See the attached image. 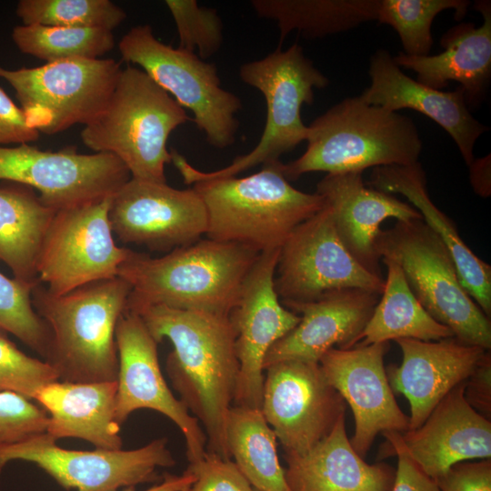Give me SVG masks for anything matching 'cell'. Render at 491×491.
Here are the masks:
<instances>
[{
	"mask_svg": "<svg viewBox=\"0 0 491 491\" xmlns=\"http://www.w3.org/2000/svg\"><path fill=\"white\" fill-rule=\"evenodd\" d=\"M132 312L140 316L157 343L166 338L173 345L165 360L171 385L202 424L206 452L230 460L225 426L236 391L239 363L236 336L228 316L165 306H147Z\"/></svg>",
	"mask_w": 491,
	"mask_h": 491,
	"instance_id": "obj_1",
	"label": "cell"
},
{
	"mask_svg": "<svg viewBox=\"0 0 491 491\" xmlns=\"http://www.w3.org/2000/svg\"><path fill=\"white\" fill-rule=\"evenodd\" d=\"M260 253L209 238L152 257L133 250L118 276L131 286L126 309L165 306L229 316Z\"/></svg>",
	"mask_w": 491,
	"mask_h": 491,
	"instance_id": "obj_2",
	"label": "cell"
},
{
	"mask_svg": "<svg viewBox=\"0 0 491 491\" xmlns=\"http://www.w3.org/2000/svg\"><path fill=\"white\" fill-rule=\"evenodd\" d=\"M131 290L120 276L92 282L64 295L50 293L40 282L34 287V309L50 335L44 361L59 381H116L115 328Z\"/></svg>",
	"mask_w": 491,
	"mask_h": 491,
	"instance_id": "obj_3",
	"label": "cell"
},
{
	"mask_svg": "<svg viewBox=\"0 0 491 491\" xmlns=\"http://www.w3.org/2000/svg\"><path fill=\"white\" fill-rule=\"evenodd\" d=\"M193 188L207 213V238L259 253L280 249L300 224L325 206L318 193L291 185L277 160L245 177L196 178Z\"/></svg>",
	"mask_w": 491,
	"mask_h": 491,
	"instance_id": "obj_4",
	"label": "cell"
},
{
	"mask_svg": "<svg viewBox=\"0 0 491 491\" xmlns=\"http://www.w3.org/2000/svg\"><path fill=\"white\" fill-rule=\"evenodd\" d=\"M307 146L297 159L282 163L286 178L310 172H361L369 167L418 162L422 140L414 121L370 105L360 95L346 97L308 125Z\"/></svg>",
	"mask_w": 491,
	"mask_h": 491,
	"instance_id": "obj_5",
	"label": "cell"
},
{
	"mask_svg": "<svg viewBox=\"0 0 491 491\" xmlns=\"http://www.w3.org/2000/svg\"><path fill=\"white\" fill-rule=\"evenodd\" d=\"M190 120L185 110L145 72L127 65L107 105L85 125L80 136L95 153L120 159L131 178L166 183L165 166L172 162L168 137Z\"/></svg>",
	"mask_w": 491,
	"mask_h": 491,
	"instance_id": "obj_6",
	"label": "cell"
},
{
	"mask_svg": "<svg viewBox=\"0 0 491 491\" xmlns=\"http://www.w3.org/2000/svg\"><path fill=\"white\" fill-rule=\"evenodd\" d=\"M239 77L265 98L266 117L262 135L249 153L212 172L195 168L176 151L173 152L172 162L187 185L196 178L235 176L258 165L279 160L280 155L306 140L308 126L303 123L301 107L314 103L315 88L329 84L298 44L285 51L277 47L262 59L243 64Z\"/></svg>",
	"mask_w": 491,
	"mask_h": 491,
	"instance_id": "obj_7",
	"label": "cell"
},
{
	"mask_svg": "<svg viewBox=\"0 0 491 491\" xmlns=\"http://www.w3.org/2000/svg\"><path fill=\"white\" fill-rule=\"evenodd\" d=\"M376 252L380 260L399 265L421 306L456 339L490 350V318L463 287L448 249L423 219L396 221L381 230Z\"/></svg>",
	"mask_w": 491,
	"mask_h": 491,
	"instance_id": "obj_8",
	"label": "cell"
},
{
	"mask_svg": "<svg viewBox=\"0 0 491 491\" xmlns=\"http://www.w3.org/2000/svg\"><path fill=\"white\" fill-rule=\"evenodd\" d=\"M122 60L137 65L184 109L212 146L224 149L235 141L242 108L238 96L221 86L214 64L195 53L159 41L149 25H138L118 43Z\"/></svg>",
	"mask_w": 491,
	"mask_h": 491,
	"instance_id": "obj_9",
	"label": "cell"
},
{
	"mask_svg": "<svg viewBox=\"0 0 491 491\" xmlns=\"http://www.w3.org/2000/svg\"><path fill=\"white\" fill-rule=\"evenodd\" d=\"M122 70L112 58L68 59L0 67V78L14 89L27 124L51 135L94 121L107 105Z\"/></svg>",
	"mask_w": 491,
	"mask_h": 491,
	"instance_id": "obj_10",
	"label": "cell"
},
{
	"mask_svg": "<svg viewBox=\"0 0 491 491\" xmlns=\"http://www.w3.org/2000/svg\"><path fill=\"white\" fill-rule=\"evenodd\" d=\"M283 306L318 300L333 292L361 289L379 296L385 280L366 270L348 252L325 206L286 238L274 278Z\"/></svg>",
	"mask_w": 491,
	"mask_h": 491,
	"instance_id": "obj_11",
	"label": "cell"
},
{
	"mask_svg": "<svg viewBox=\"0 0 491 491\" xmlns=\"http://www.w3.org/2000/svg\"><path fill=\"white\" fill-rule=\"evenodd\" d=\"M14 460L33 463L63 488L76 491H119L159 482L158 469L175 465L165 437L131 450L82 451L58 446L45 432L0 446V474Z\"/></svg>",
	"mask_w": 491,
	"mask_h": 491,
	"instance_id": "obj_12",
	"label": "cell"
},
{
	"mask_svg": "<svg viewBox=\"0 0 491 491\" xmlns=\"http://www.w3.org/2000/svg\"><path fill=\"white\" fill-rule=\"evenodd\" d=\"M113 196L56 212L43 241L37 277L54 295L118 276L133 250L118 246L109 211Z\"/></svg>",
	"mask_w": 491,
	"mask_h": 491,
	"instance_id": "obj_13",
	"label": "cell"
},
{
	"mask_svg": "<svg viewBox=\"0 0 491 491\" xmlns=\"http://www.w3.org/2000/svg\"><path fill=\"white\" fill-rule=\"evenodd\" d=\"M130 178L127 167L112 154L0 145V180L36 189L41 201L56 212L113 196Z\"/></svg>",
	"mask_w": 491,
	"mask_h": 491,
	"instance_id": "obj_14",
	"label": "cell"
},
{
	"mask_svg": "<svg viewBox=\"0 0 491 491\" xmlns=\"http://www.w3.org/2000/svg\"><path fill=\"white\" fill-rule=\"evenodd\" d=\"M264 371L261 411L285 453L309 451L345 416L346 403L319 362L286 360Z\"/></svg>",
	"mask_w": 491,
	"mask_h": 491,
	"instance_id": "obj_15",
	"label": "cell"
},
{
	"mask_svg": "<svg viewBox=\"0 0 491 491\" xmlns=\"http://www.w3.org/2000/svg\"><path fill=\"white\" fill-rule=\"evenodd\" d=\"M280 249L260 253L228 317L239 363L233 406L261 409L264 360L269 348L294 329L300 316L285 307L274 286Z\"/></svg>",
	"mask_w": 491,
	"mask_h": 491,
	"instance_id": "obj_16",
	"label": "cell"
},
{
	"mask_svg": "<svg viewBox=\"0 0 491 491\" xmlns=\"http://www.w3.org/2000/svg\"><path fill=\"white\" fill-rule=\"evenodd\" d=\"M109 219L122 243L169 253L207 231L205 204L194 188L130 178L112 197Z\"/></svg>",
	"mask_w": 491,
	"mask_h": 491,
	"instance_id": "obj_17",
	"label": "cell"
},
{
	"mask_svg": "<svg viewBox=\"0 0 491 491\" xmlns=\"http://www.w3.org/2000/svg\"><path fill=\"white\" fill-rule=\"evenodd\" d=\"M118 351L115 418L122 426L138 409H152L168 417L181 430L188 464L206 452V436L198 420L168 387L158 361L157 342L144 321L125 309L115 328Z\"/></svg>",
	"mask_w": 491,
	"mask_h": 491,
	"instance_id": "obj_18",
	"label": "cell"
},
{
	"mask_svg": "<svg viewBox=\"0 0 491 491\" xmlns=\"http://www.w3.org/2000/svg\"><path fill=\"white\" fill-rule=\"evenodd\" d=\"M389 348V342L334 347L319 360L328 383L351 407L355 432L350 443L363 458L378 433L409 429V416L396 401L384 365Z\"/></svg>",
	"mask_w": 491,
	"mask_h": 491,
	"instance_id": "obj_19",
	"label": "cell"
},
{
	"mask_svg": "<svg viewBox=\"0 0 491 491\" xmlns=\"http://www.w3.org/2000/svg\"><path fill=\"white\" fill-rule=\"evenodd\" d=\"M368 73L371 83L360 95L363 100L390 111L409 108L426 115L453 138L466 165L472 164L475 144L488 126L471 115L462 87L442 91L425 85L406 75L385 49L372 55Z\"/></svg>",
	"mask_w": 491,
	"mask_h": 491,
	"instance_id": "obj_20",
	"label": "cell"
},
{
	"mask_svg": "<svg viewBox=\"0 0 491 491\" xmlns=\"http://www.w3.org/2000/svg\"><path fill=\"white\" fill-rule=\"evenodd\" d=\"M396 342L402 351V363L390 365L386 372L392 391L408 400L409 429L418 427L452 389L466 382L487 351L455 336Z\"/></svg>",
	"mask_w": 491,
	"mask_h": 491,
	"instance_id": "obj_21",
	"label": "cell"
},
{
	"mask_svg": "<svg viewBox=\"0 0 491 491\" xmlns=\"http://www.w3.org/2000/svg\"><path fill=\"white\" fill-rule=\"evenodd\" d=\"M380 296L361 289H345L322 298L285 306L300 322L267 351L264 370L286 360L319 362L331 348L355 346Z\"/></svg>",
	"mask_w": 491,
	"mask_h": 491,
	"instance_id": "obj_22",
	"label": "cell"
},
{
	"mask_svg": "<svg viewBox=\"0 0 491 491\" xmlns=\"http://www.w3.org/2000/svg\"><path fill=\"white\" fill-rule=\"evenodd\" d=\"M465 382L452 389L416 428L401 433L421 470L434 480L454 465L491 457V422L464 396Z\"/></svg>",
	"mask_w": 491,
	"mask_h": 491,
	"instance_id": "obj_23",
	"label": "cell"
},
{
	"mask_svg": "<svg viewBox=\"0 0 491 491\" xmlns=\"http://www.w3.org/2000/svg\"><path fill=\"white\" fill-rule=\"evenodd\" d=\"M316 193L331 210L346 248L366 270L379 276H382L376 241L381 223L387 218L422 219L412 205L366 184L361 172L326 174L318 182Z\"/></svg>",
	"mask_w": 491,
	"mask_h": 491,
	"instance_id": "obj_24",
	"label": "cell"
},
{
	"mask_svg": "<svg viewBox=\"0 0 491 491\" xmlns=\"http://www.w3.org/2000/svg\"><path fill=\"white\" fill-rule=\"evenodd\" d=\"M473 6L483 16L482 25L462 23L451 27L440 39L443 52L393 56L399 67L414 71L416 81L429 87L441 90L449 81L458 82L468 108L482 103L491 80V2L478 0Z\"/></svg>",
	"mask_w": 491,
	"mask_h": 491,
	"instance_id": "obj_25",
	"label": "cell"
},
{
	"mask_svg": "<svg viewBox=\"0 0 491 491\" xmlns=\"http://www.w3.org/2000/svg\"><path fill=\"white\" fill-rule=\"evenodd\" d=\"M286 481L290 491H391L396 469L370 465L350 443L345 416L332 431L304 454L285 453Z\"/></svg>",
	"mask_w": 491,
	"mask_h": 491,
	"instance_id": "obj_26",
	"label": "cell"
},
{
	"mask_svg": "<svg viewBox=\"0 0 491 491\" xmlns=\"http://www.w3.org/2000/svg\"><path fill=\"white\" fill-rule=\"evenodd\" d=\"M116 390V381L57 380L44 386L34 400L47 413L45 433L54 440L80 438L95 448L118 450L123 440L115 418Z\"/></svg>",
	"mask_w": 491,
	"mask_h": 491,
	"instance_id": "obj_27",
	"label": "cell"
},
{
	"mask_svg": "<svg viewBox=\"0 0 491 491\" xmlns=\"http://www.w3.org/2000/svg\"><path fill=\"white\" fill-rule=\"evenodd\" d=\"M366 184L385 193L401 194L420 213L425 224L448 249L463 287L490 318L491 266L473 253L453 221L433 203L422 165L416 162L408 165L375 167Z\"/></svg>",
	"mask_w": 491,
	"mask_h": 491,
	"instance_id": "obj_28",
	"label": "cell"
},
{
	"mask_svg": "<svg viewBox=\"0 0 491 491\" xmlns=\"http://www.w3.org/2000/svg\"><path fill=\"white\" fill-rule=\"evenodd\" d=\"M55 214L32 187L11 181L0 184V261L14 278L38 281L40 249Z\"/></svg>",
	"mask_w": 491,
	"mask_h": 491,
	"instance_id": "obj_29",
	"label": "cell"
},
{
	"mask_svg": "<svg viewBox=\"0 0 491 491\" xmlns=\"http://www.w3.org/2000/svg\"><path fill=\"white\" fill-rule=\"evenodd\" d=\"M380 261L387 268L385 288L356 346L400 338L437 341L454 336L448 327L436 321L421 306L399 265L390 258Z\"/></svg>",
	"mask_w": 491,
	"mask_h": 491,
	"instance_id": "obj_30",
	"label": "cell"
},
{
	"mask_svg": "<svg viewBox=\"0 0 491 491\" xmlns=\"http://www.w3.org/2000/svg\"><path fill=\"white\" fill-rule=\"evenodd\" d=\"M251 5L259 17L277 23L281 47L293 30L315 39L376 21L380 0H253Z\"/></svg>",
	"mask_w": 491,
	"mask_h": 491,
	"instance_id": "obj_31",
	"label": "cell"
},
{
	"mask_svg": "<svg viewBox=\"0 0 491 491\" xmlns=\"http://www.w3.org/2000/svg\"><path fill=\"white\" fill-rule=\"evenodd\" d=\"M230 458L256 491H290L277 455V438L261 409L232 406L226 419Z\"/></svg>",
	"mask_w": 491,
	"mask_h": 491,
	"instance_id": "obj_32",
	"label": "cell"
},
{
	"mask_svg": "<svg viewBox=\"0 0 491 491\" xmlns=\"http://www.w3.org/2000/svg\"><path fill=\"white\" fill-rule=\"evenodd\" d=\"M12 39L24 54L46 63L99 59L115 47L113 31L104 28L16 25Z\"/></svg>",
	"mask_w": 491,
	"mask_h": 491,
	"instance_id": "obj_33",
	"label": "cell"
},
{
	"mask_svg": "<svg viewBox=\"0 0 491 491\" xmlns=\"http://www.w3.org/2000/svg\"><path fill=\"white\" fill-rule=\"evenodd\" d=\"M470 5L467 0H380L376 21L396 32L404 54L427 55L433 45L431 26L435 17L453 9L455 18L461 20Z\"/></svg>",
	"mask_w": 491,
	"mask_h": 491,
	"instance_id": "obj_34",
	"label": "cell"
},
{
	"mask_svg": "<svg viewBox=\"0 0 491 491\" xmlns=\"http://www.w3.org/2000/svg\"><path fill=\"white\" fill-rule=\"evenodd\" d=\"M15 13L23 25L111 31L126 18L125 12L109 0H20Z\"/></svg>",
	"mask_w": 491,
	"mask_h": 491,
	"instance_id": "obj_35",
	"label": "cell"
},
{
	"mask_svg": "<svg viewBox=\"0 0 491 491\" xmlns=\"http://www.w3.org/2000/svg\"><path fill=\"white\" fill-rule=\"evenodd\" d=\"M39 282L9 278L0 272V333L13 335L45 359L49 330L32 304V291Z\"/></svg>",
	"mask_w": 491,
	"mask_h": 491,
	"instance_id": "obj_36",
	"label": "cell"
},
{
	"mask_svg": "<svg viewBox=\"0 0 491 491\" xmlns=\"http://www.w3.org/2000/svg\"><path fill=\"white\" fill-rule=\"evenodd\" d=\"M175 21L179 46L205 60L216 54L223 44V23L216 10L200 7L195 0L165 2Z\"/></svg>",
	"mask_w": 491,
	"mask_h": 491,
	"instance_id": "obj_37",
	"label": "cell"
},
{
	"mask_svg": "<svg viewBox=\"0 0 491 491\" xmlns=\"http://www.w3.org/2000/svg\"><path fill=\"white\" fill-rule=\"evenodd\" d=\"M53 367L21 351L0 333V392H13L31 400L46 384L57 381Z\"/></svg>",
	"mask_w": 491,
	"mask_h": 491,
	"instance_id": "obj_38",
	"label": "cell"
},
{
	"mask_svg": "<svg viewBox=\"0 0 491 491\" xmlns=\"http://www.w3.org/2000/svg\"><path fill=\"white\" fill-rule=\"evenodd\" d=\"M48 415L19 394L0 392V446L15 444L45 433Z\"/></svg>",
	"mask_w": 491,
	"mask_h": 491,
	"instance_id": "obj_39",
	"label": "cell"
},
{
	"mask_svg": "<svg viewBox=\"0 0 491 491\" xmlns=\"http://www.w3.org/2000/svg\"><path fill=\"white\" fill-rule=\"evenodd\" d=\"M185 471L195 476L187 491H254L234 461L210 452L188 464Z\"/></svg>",
	"mask_w": 491,
	"mask_h": 491,
	"instance_id": "obj_40",
	"label": "cell"
},
{
	"mask_svg": "<svg viewBox=\"0 0 491 491\" xmlns=\"http://www.w3.org/2000/svg\"><path fill=\"white\" fill-rule=\"evenodd\" d=\"M386 439L383 456L397 457L395 480L391 491H440L436 480L426 475L406 451L401 433L384 432Z\"/></svg>",
	"mask_w": 491,
	"mask_h": 491,
	"instance_id": "obj_41",
	"label": "cell"
},
{
	"mask_svg": "<svg viewBox=\"0 0 491 491\" xmlns=\"http://www.w3.org/2000/svg\"><path fill=\"white\" fill-rule=\"evenodd\" d=\"M436 482L440 491H491V460L457 463Z\"/></svg>",
	"mask_w": 491,
	"mask_h": 491,
	"instance_id": "obj_42",
	"label": "cell"
},
{
	"mask_svg": "<svg viewBox=\"0 0 491 491\" xmlns=\"http://www.w3.org/2000/svg\"><path fill=\"white\" fill-rule=\"evenodd\" d=\"M31 127L20 106L0 86V145L7 144H28L39 137Z\"/></svg>",
	"mask_w": 491,
	"mask_h": 491,
	"instance_id": "obj_43",
	"label": "cell"
},
{
	"mask_svg": "<svg viewBox=\"0 0 491 491\" xmlns=\"http://www.w3.org/2000/svg\"><path fill=\"white\" fill-rule=\"evenodd\" d=\"M464 396L468 404L490 420L491 416V355L486 351L465 382Z\"/></svg>",
	"mask_w": 491,
	"mask_h": 491,
	"instance_id": "obj_44",
	"label": "cell"
},
{
	"mask_svg": "<svg viewBox=\"0 0 491 491\" xmlns=\"http://www.w3.org/2000/svg\"><path fill=\"white\" fill-rule=\"evenodd\" d=\"M469 168L470 182L474 191L480 196H489L491 193L490 155L474 159Z\"/></svg>",
	"mask_w": 491,
	"mask_h": 491,
	"instance_id": "obj_45",
	"label": "cell"
},
{
	"mask_svg": "<svg viewBox=\"0 0 491 491\" xmlns=\"http://www.w3.org/2000/svg\"><path fill=\"white\" fill-rule=\"evenodd\" d=\"M195 481V476L185 471L181 476L164 473L162 479L144 491H187ZM122 491H137L135 486H128Z\"/></svg>",
	"mask_w": 491,
	"mask_h": 491,
	"instance_id": "obj_46",
	"label": "cell"
},
{
	"mask_svg": "<svg viewBox=\"0 0 491 491\" xmlns=\"http://www.w3.org/2000/svg\"><path fill=\"white\" fill-rule=\"evenodd\" d=\"M254 491H256V490L254 489Z\"/></svg>",
	"mask_w": 491,
	"mask_h": 491,
	"instance_id": "obj_47",
	"label": "cell"
}]
</instances>
